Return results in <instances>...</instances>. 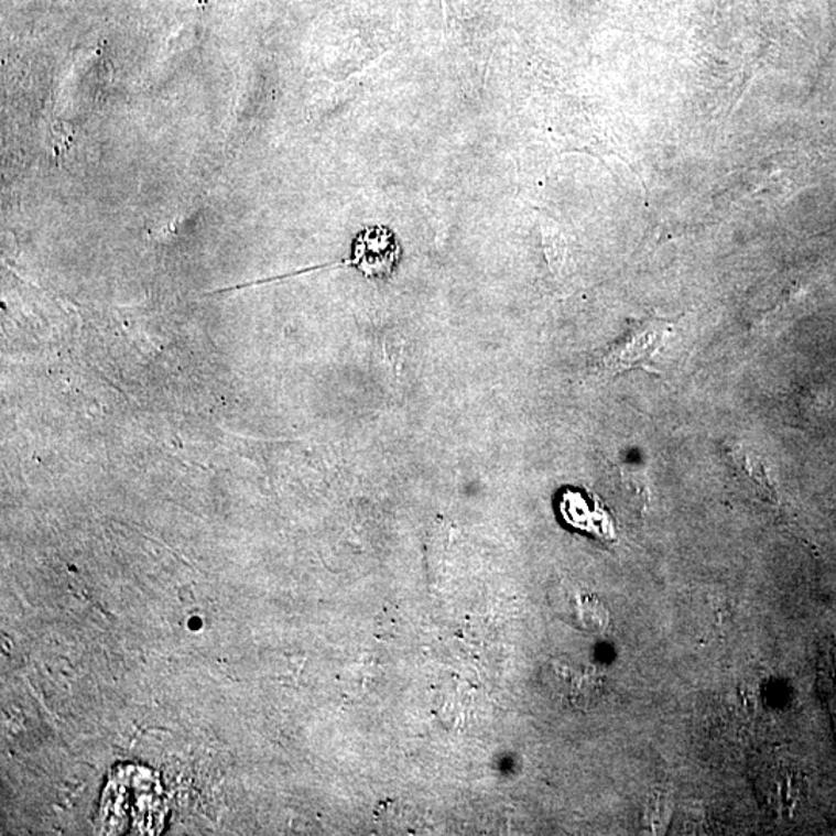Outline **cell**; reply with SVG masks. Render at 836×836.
Listing matches in <instances>:
<instances>
[{
    "mask_svg": "<svg viewBox=\"0 0 836 836\" xmlns=\"http://www.w3.org/2000/svg\"><path fill=\"white\" fill-rule=\"evenodd\" d=\"M399 256L394 236L386 228H368L358 235L350 265L360 269L366 276L389 273Z\"/></svg>",
    "mask_w": 836,
    "mask_h": 836,
    "instance_id": "7a4b0ae2",
    "label": "cell"
},
{
    "mask_svg": "<svg viewBox=\"0 0 836 836\" xmlns=\"http://www.w3.org/2000/svg\"><path fill=\"white\" fill-rule=\"evenodd\" d=\"M561 513L568 524L602 538L614 540L612 522L598 503H591L583 492L567 490L561 498Z\"/></svg>",
    "mask_w": 836,
    "mask_h": 836,
    "instance_id": "277c9868",
    "label": "cell"
},
{
    "mask_svg": "<svg viewBox=\"0 0 836 836\" xmlns=\"http://www.w3.org/2000/svg\"><path fill=\"white\" fill-rule=\"evenodd\" d=\"M555 609L568 623L583 631L598 633L609 625V614L594 595L584 591H557Z\"/></svg>",
    "mask_w": 836,
    "mask_h": 836,
    "instance_id": "3957f363",
    "label": "cell"
},
{
    "mask_svg": "<svg viewBox=\"0 0 836 836\" xmlns=\"http://www.w3.org/2000/svg\"><path fill=\"white\" fill-rule=\"evenodd\" d=\"M674 334L667 321L649 318L631 321L623 337L612 343L595 362V372L606 378L621 376L636 368L652 370V360Z\"/></svg>",
    "mask_w": 836,
    "mask_h": 836,
    "instance_id": "6da1fadb",
    "label": "cell"
},
{
    "mask_svg": "<svg viewBox=\"0 0 836 836\" xmlns=\"http://www.w3.org/2000/svg\"><path fill=\"white\" fill-rule=\"evenodd\" d=\"M542 238H544V250L545 256H547L550 267H552V271H555V273H557L564 261L563 238H561L560 232L549 231L545 230V228L542 230Z\"/></svg>",
    "mask_w": 836,
    "mask_h": 836,
    "instance_id": "5b68a950",
    "label": "cell"
}]
</instances>
